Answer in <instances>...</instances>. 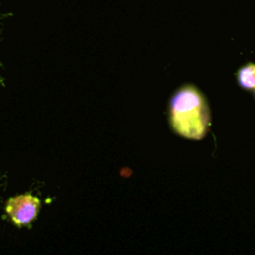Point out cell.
Here are the masks:
<instances>
[{"label": "cell", "mask_w": 255, "mask_h": 255, "mask_svg": "<svg viewBox=\"0 0 255 255\" xmlns=\"http://www.w3.org/2000/svg\"><path fill=\"white\" fill-rule=\"evenodd\" d=\"M169 124L188 139H202L211 127V110L204 95L193 85L177 90L169 102Z\"/></svg>", "instance_id": "1"}, {"label": "cell", "mask_w": 255, "mask_h": 255, "mask_svg": "<svg viewBox=\"0 0 255 255\" xmlns=\"http://www.w3.org/2000/svg\"><path fill=\"white\" fill-rule=\"evenodd\" d=\"M40 207L41 203L39 199L26 193L10 198L5 207V211L15 226L24 227L30 226L36 219Z\"/></svg>", "instance_id": "2"}, {"label": "cell", "mask_w": 255, "mask_h": 255, "mask_svg": "<svg viewBox=\"0 0 255 255\" xmlns=\"http://www.w3.org/2000/svg\"><path fill=\"white\" fill-rule=\"evenodd\" d=\"M238 82L243 89L255 90V64H248L238 71Z\"/></svg>", "instance_id": "3"}]
</instances>
